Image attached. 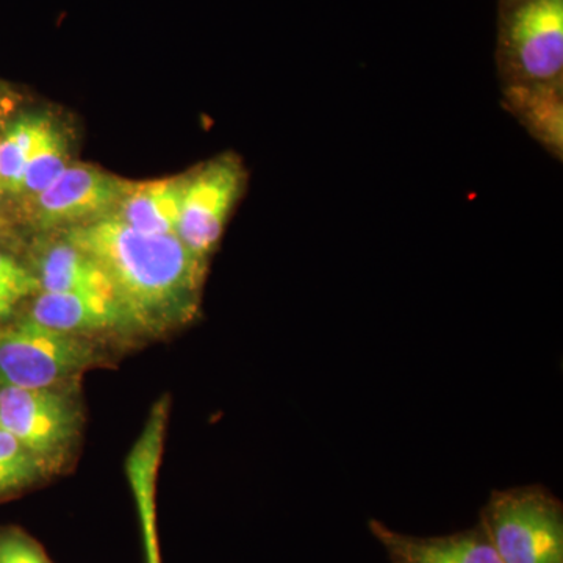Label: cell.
Wrapping results in <instances>:
<instances>
[{"label":"cell","mask_w":563,"mask_h":563,"mask_svg":"<svg viewBox=\"0 0 563 563\" xmlns=\"http://www.w3.org/2000/svg\"><path fill=\"white\" fill-rule=\"evenodd\" d=\"M244 185L246 172L235 154H222L185 173L176 235L196 257L207 262L217 250Z\"/></svg>","instance_id":"obj_5"},{"label":"cell","mask_w":563,"mask_h":563,"mask_svg":"<svg viewBox=\"0 0 563 563\" xmlns=\"http://www.w3.org/2000/svg\"><path fill=\"white\" fill-rule=\"evenodd\" d=\"M69 140L60 122L47 114L38 139L25 166L20 196L27 199L38 195L69 166Z\"/></svg>","instance_id":"obj_13"},{"label":"cell","mask_w":563,"mask_h":563,"mask_svg":"<svg viewBox=\"0 0 563 563\" xmlns=\"http://www.w3.org/2000/svg\"><path fill=\"white\" fill-rule=\"evenodd\" d=\"M507 106L528 125L536 139L550 150L563 147V101L561 85L517 81L507 90Z\"/></svg>","instance_id":"obj_12"},{"label":"cell","mask_w":563,"mask_h":563,"mask_svg":"<svg viewBox=\"0 0 563 563\" xmlns=\"http://www.w3.org/2000/svg\"><path fill=\"white\" fill-rule=\"evenodd\" d=\"M0 563H52L41 544L27 533L11 529L0 532Z\"/></svg>","instance_id":"obj_17"},{"label":"cell","mask_w":563,"mask_h":563,"mask_svg":"<svg viewBox=\"0 0 563 563\" xmlns=\"http://www.w3.org/2000/svg\"><path fill=\"white\" fill-rule=\"evenodd\" d=\"M35 292H40V285L32 269L0 250V321L11 317L14 309Z\"/></svg>","instance_id":"obj_16"},{"label":"cell","mask_w":563,"mask_h":563,"mask_svg":"<svg viewBox=\"0 0 563 563\" xmlns=\"http://www.w3.org/2000/svg\"><path fill=\"white\" fill-rule=\"evenodd\" d=\"M47 113H24L0 133V184L3 192L20 196L25 166Z\"/></svg>","instance_id":"obj_14"},{"label":"cell","mask_w":563,"mask_h":563,"mask_svg":"<svg viewBox=\"0 0 563 563\" xmlns=\"http://www.w3.org/2000/svg\"><path fill=\"white\" fill-rule=\"evenodd\" d=\"M62 235L99 263L133 328L161 333L198 313L207 262L179 236L135 231L114 217Z\"/></svg>","instance_id":"obj_1"},{"label":"cell","mask_w":563,"mask_h":563,"mask_svg":"<svg viewBox=\"0 0 563 563\" xmlns=\"http://www.w3.org/2000/svg\"><path fill=\"white\" fill-rule=\"evenodd\" d=\"M483 528L503 563H563L562 506L547 488L493 492Z\"/></svg>","instance_id":"obj_2"},{"label":"cell","mask_w":563,"mask_h":563,"mask_svg":"<svg viewBox=\"0 0 563 563\" xmlns=\"http://www.w3.org/2000/svg\"><path fill=\"white\" fill-rule=\"evenodd\" d=\"M3 196H5V192H3L2 184H0V199H2Z\"/></svg>","instance_id":"obj_19"},{"label":"cell","mask_w":563,"mask_h":563,"mask_svg":"<svg viewBox=\"0 0 563 563\" xmlns=\"http://www.w3.org/2000/svg\"><path fill=\"white\" fill-rule=\"evenodd\" d=\"M503 44L518 81L559 84L563 73V0H517L504 24Z\"/></svg>","instance_id":"obj_7"},{"label":"cell","mask_w":563,"mask_h":563,"mask_svg":"<svg viewBox=\"0 0 563 563\" xmlns=\"http://www.w3.org/2000/svg\"><path fill=\"white\" fill-rule=\"evenodd\" d=\"M81 426L79 402L65 388H0V429L13 435L44 473L65 466Z\"/></svg>","instance_id":"obj_4"},{"label":"cell","mask_w":563,"mask_h":563,"mask_svg":"<svg viewBox=\"0 0 563 563\" xmlns=\"http://www.w3.org/2000/svg\"><path fill=\"white\" fill-rule=\"evenodd\" d=\"M43 474L38 461L13 435L0 429V496L29 487Z\"/></svg>","instance_id":"obj_15"},{"label":"cell","mask_w":563,"mask_h":563,"mask_svg":"<svg viewBox=\"0 0 563 563\" xmlns=\"http://www.w3.org/2000/svg\"><path fill=\"white\" fill-rule=\"evenodd\" d=\"M27 320L73 335L133 328L120 301L98 292L40 291Z\"/></svg>","instance_id":"obj_8"},{"label":"cell","mask_w":563,"mask_h":563,"mask_svg":"<svg viewBox=\"0 0 563 563\" xmlns=\"http://www.w3.org/2000/svg\"><path fill=\"white\" fill-rule=\"evenodd\" d=\"M40 291L98 292L117 298L99 263L62 235L36 244L33 268Z\"/></svg>","instance_id":"obj_9"},{"label":"cell","mask_w":563,"mask_h":563,"mask_svg":"<svg viewBox=\"0 0 563 563\" xmlns=\"http://www.w3.org/2000/svg\"><path fill=\"white\" fill-rule=\"evenodd\" d=\"M98 362V347L81 335L27 318L0 329V388H65Z\"/></svg>","instance_id":"obj_3"},{"label":"cell","mask_w":563,"mask_h":563,"mask_svg":"<svg viewBox=\"0 0 563 563\" xmlns=\"http://www.w3.org/2000/svg\"><path fill=\"white\" fill-rule=\"evenodd\" d=\"M143 532L144 555L146 563H162L161 547H158L157 520L155 518H143L140 521Z\"/></svg>","instance_id":"obj_18"},{"label":"cell","mask_w":563,"mask_h":563,"mask_svg":"<svg viewBox=\"0 0 563 563\" xmlns=\"http://www.w3.org/2000/svg\"><path fill=\"white\" fill-rule=\"evenodd\" d=\"M372 529L393 563H503L484 528L432 539L402 536L376 521Z\"/></svg>","instance_id":"obj_10"},{"label":"cell","mask_w":563,"mask_h":563,"mask_svg":"<svg viewBox=\"0 0 563 563\" xmlns=\"http://www.w3.org/2000/svg\"><path fill=\"white\" fill-rule=\"evenodd\" d=\"M184 185L185 174L141 184L133 181L110 217L143 233L176 235Z\"/></svg>","instance_id":"obj_11"},{"label":"cell","mask_w":563,"mask_h":563,"mask_svg":"<svg viewBox=\"0 0 563 563\" xmlns=\"http://www.w3.org/2000/svg\"><path fill=\"white\" fill-rule=\"evenodd\" d=\"M133 181L90 165H69L49 187L27 199L29 218L41 232L76 228L114 213Z\"/></svg>","instance_id":"obj_6"}]
</instances>
